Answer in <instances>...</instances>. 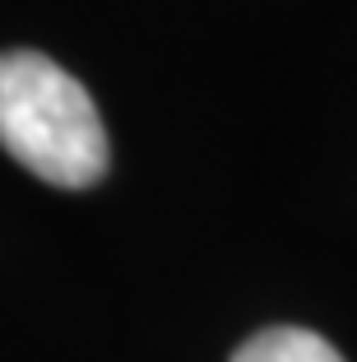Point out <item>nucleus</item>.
I'll return each mask as SVG.
<instances>
[{
	"mask_svg": "<svg viewBox=\"0 0 357 362\" xmlns=\"http://www.w3.org/2000/svg\"><path fill=\"white\" fill-rule=\"evenodd\" d=\"M0 149L33 177L84 191L107 172V126L88 88L37 52L0 56Z\"/></svg>",
	"mask_w": 357,
	"mask_h": 362,
	"instance_id": "1",
	"label": "nucleus"
},
{
	"mask_svg": "<svg viewBox=\"0 0 357 362\" xmlns=\"http://www.w3.org/2000/svg\"><path fill=\"white\" fill-rule=\"evenodd\" d=\"M232 362H344V358L320 334L297 330V325H274V330H260L255 339H246L232 353Z\"/></svg>",
	"mask_w": 357,
	"mask_h": 362,
	"instance_id": "2",
	"label": "nucleus"
}]
</instances>
